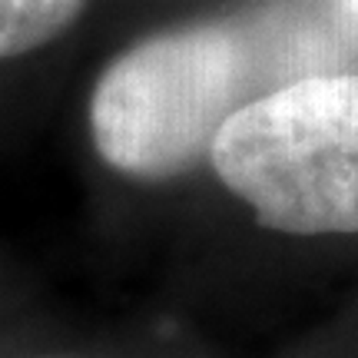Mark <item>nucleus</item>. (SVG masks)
Wrapping results in <instances>:
<instances>
[{
    "label": "nucleus",
    "mask_w": 358,
    "mask_h": 358,
    "mask_svg": "<svg viewBox=\"0 0 358 358\" xmlns=\"http://www.w3.org/2000/svg\"><path fill=\"white\" fill-rule=\"evenodd\" d=\"M342 60V30L306 3L176 27L106 66L90 100L93 143L120 173L173 176L209 156L243 106Z\"/></svg>",
    "instance_id": "f257e3e1"
},
{
    "label": "nucleus",
    "mask_w": 358,
    "mask_h": 358,
    "mask_svg": "<svg viewBox=\"0 0 358 358\" xmlns=\"http://www.w3.org/2000/svg\"><path fill=\"white\" fill-rule=\"evenodd\" d=\"M209 159L268 229L358 232V70L312 73L252 100L222 123Z\"/></svg>",
    "instance_id": "f03ea898"
},
{
    "label": "nucleus",
    "mask_w": 358,
    "mask_h": 358,
    "mask_svg": "<svg viewBox=\"0 0 358 358\" xmlns=\"http://www.w3.org/2000/svg\"><path fill=\"white\" fill-rule=\"evenodd\" d=\"M83 0H0V57H17L53 40Z\"/></svg>",
    "instance_id": "7ed1b4c3"
},
{
    "label": "nucleus",
    "mask_w": 358,
    "mask_h": 358,
    "mask_svg": "<svg viewBox=\"0 0 358 358\" xmlns=\"http://www.w3.org/2000/svg\"><path fill=\"white\" fill-rule=\"evenodd\" d=\"M335 7H338V17H342V27L352 37H358V0H335Z\"/></svg>",
    "instance_id": "20e7f679"
}]
</instances>
